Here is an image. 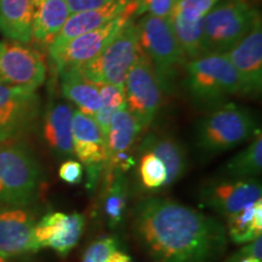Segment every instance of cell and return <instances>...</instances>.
I'll list each match as a JSON object with an SVG mask.
<instances>
[{
  "mask_svg": "<svg viewBox=\"0 0 262 262\" xmlns=\"http://www.w3.org/2000/svg\"><path fill=\"white\" fill-rule=\"evenodd\" d=\"M131 231L153 262H216L227 248V231L219 220L162 196L136 203Z\"/></svg>",
  "mask_w": 262,
  "mask_h": 262,
  "instance_id": "obj_1",
  "label": "cell"
},
{
  "mask_svg": "<svg viewBox=\"0 0 262 262\" xmlns=\"http://www.w3.org/2000/svg\"><path fill=\"white\" fill-rule=\"evenodd\" d=\"M41 185V168L21 141L0 142V210L28 208Z\"/></svg>",
  "mask_w": 262,
  "mask_h": 262,
  "instance_id": "obj_2",
  "label": "cell"
},
{
  "mask_svg": "<svg viewBox=\"0 0 262 262\" xmlns=\"http://www.w3.org/2000/svg\"><path fill=\"white\" fill-rule=\"evenodd\" d=\"M186 88L198 106L217 107L232 95H244L241 78L225 54H204L185 64Z\"/></svg>",
  "mask_w": 262,
  "mask_h": 262,
  "instance_id": "obj_3",
  "label": "cell"
},
{
  "mask_svg": "<svg viewBox=\"0 0 262 262\" xmlns=\"http://www.w3.org/2000/svg\"><path fill=\"white\" fill-rule=\"evenodd\" d=\"M258 131L256 118L248 108L220 104L196 125L195 146L204 155L214 156L235 148Z\"/></svg>",
  "mask_w": 262,
  "mask_h": 262,
  "instance_id": "obj_4",
  "label": "cell"
},
{
  "mask_svg": "<svg viewBox=\"0 0 262 262\" xmlns=\"http://www.w3.org/2000/svg\"><path fill=\"white\" fill-rule=\"evenodd\" d=\"M260 11L250 0H220L204 17L203 55L225 54L247 34Z\"/></svg>",
  "mask_w": 262,
  "mask_h": 262,
  "instance_id": "obj_5",
  "label": "cell"
},
{
  "mask_svg": "<svg viewBox=\"0 0 262 262\" xmlns=\"http://www.w3.org/2000/svg\"><path fill=\"white\" fill-rule=\"evenodd\" d=\"M140 47L149 58L164 91L171 90L180 68L187 57L180 47L169 19L146 15L137 24Z\"/></svg>",
  "mask_w": 262,
  "mask_h": 262,
  "instance_id": "obj_6",
  "label": "cell"
},
{
  "mask_svg": "<svg viewBox=\"0 0 262 262\" xmlns=\"http://www.w3.org/2000/svg\"><path fill=\"white\" fill-rule=\"evenodd\" d=\"M140 51L139 27L133 19L94 60L73 70H77L81 77L94 84H111L124 89L127 72Z\"/></svg>",
  "mask_w": 262,
  "mask_h": 262,
  "instance_id": "obj_7",
  "label": "cell"
},
{
  "mask_svg": "<svg viewBox=\"0 0 262 262\" xmlns=\"http://www.w3.org/2000/svg\"><path fill=\"white\" fill-rule=\"evenodd\" d=\"M126 110L142 131L147 130L158 114L163 101V88L149 58L141 50L127 72L125 84Z\"/></svg>",
  "mask_w": 262,
  "mask_h": 262,
  "instance_id": "obj_8",
  "label": "cell"
},
{
  "mask_svg": "<svg viewBox=\"0 0 262 262\" xmlns=\"http://www.w3.org/2000/svg\"><path fill=\"white\" fill-rule=\"evenodd\" d=\"M40 111L37 90L0 83V142L17 141L32 131Z\"/></svg>",
  "mask_w": 262,
  "mask_h": 262,
  "instance_id": "obj_9",
  "label": "cell"
},
{
  "mask_svg": "<svg viewBox=\"0 0 262 262\" xmlns=\"http://www.w3.org/2000/svg\"><path fill=\"white\" fill-rule=\"evenodd\" d=\"M133 19L134 17L129 15L119 16L110 24L78 35L60 47L49 48V56L55 70L61 74L62 72L78 68L94 60L124 26Z\"/></svg>",
  "mask_w": 262,
  "mask_h": 262,
  "instance_id": "obj_10",
  "label": "cell"
},
{
  "mask_svg": "<svg viewBox=\"0 0 262 262\" xmlns=\"http://www.w3.org/2000/svg\"><path fill=\"white\" fill-rule=\"evenodd\" d=\"M47 79V63L37 49L12 40L0 41V83L37 90Z\"/></svg>",
  "mask_w": 262,
  "mask_h": 262,
  "instance_id": "obj_11",
  "label": "cell"
},
{
  "mask_svg": "<svg viewBox=\"0 0 262 262\" xmlns=\"http://www.w3.org/2000/svg\"><path fill=\"white\" fill-rule=\"evenodd\" d=\"M73 152L86 170V187L94 191L108 162L107 141L93 117L73 111L72 119Z\"/></svg>",
  "mask_w": 262,
  "mask_h": 262,
  "instance_id": "obj_12",
  "label": "cell"
},
{
  "mask_svg": "<svg viewBox=\"0 0 262 262\" xmlns=\"http://www.w3.org/2000/svg\"><path fill=\"white\" fill-rule=\"evenodd\" d=\"M261 195L262 186L257 179H220L205 185L199 194L203 205L226 219L255 204Z\"/></svg>",
  "mask_w": 262,
  "mask_h": 262,
  "instance_id": "obj_13",
  "label": "cell"
},
{
  "mask_svg": "<svg viewBox=\"0 0 262 262\" xmlns=\"http://www.w3.org/2000/svg\"><path fill=\"white\" fill-rule=\"evenodd\" d=\"M225 55L243 84L247 96H258L262 89V21L261 15L247 34Z\"/></svg>",
  "mask_w": 262,
  "mask_h": 262,
  "instance_id": "obj_14",
  "label": "cell"
},
{
  "mask_svg": "<svg viewBox=\"0 0 262 262\" xmlns=\"http://www.w3.org/2000/svg\"><path fill=\"white\" fill-rule=\"evenodd\" d=\"M85 227V216L79 212H50L35 224L34 238L39 249L51 248L66 256L79 243Z\"/></svg>",
  "mask_w": 262,
  "mask_h": 262,
  "instance_id": "obj_15",
  "label": "cell"
},
{
  "mask_svg": "<svg viewBox=\"0 0 262 262\" xmlns=\"http://www.w3.org/2000/svg\"><path fill=\"white\" fill-rule=\"evenodd\" d=\"M35 216L28 208L0 210V255L18 257L40 250L34 238Z\"/></svg>",
  "mask_w": 262,
  "mask_h": 262,
  "instance_id": "obj_16",
  "label": "cell"
},
{
  "mask_svg": "<svg viewBox=\"0 0 262 262\" xmlns=\"http://www.w3.org/2000/svg\"><path fill=\"white\" fill-rule=\"evenodd\" d=\"M123 15H129L134 18L139 16V2L137 0H112L101 8L71 14L49 48L60 47L66 41L86 32L102 27Z\"/></svg>",
  "mask_w": 262,
  "mask_h": 262,
  "instance_id": "obj_17",
  "label": "cell"
},
{
  "mask_svg": "<svg viewBox=\"0 0 262 262\" xmlns=\"http://www.w3.org/2000/svg\"><path fill=\"white\" fill-rule=\"evenodd\" d=\"M141 133L142 129L126 107L113 114L106 136L108 155L104 171L106 175H110L113 171L125 172L130 168L131 158L127 153Z\"/></svg>",
  "mask_w": 262,
  "mask_h": 262,
  "instance_id": "obj_18",
  "label": "cell"
},
{
  "mask_svg": "<svg viewBox=\"0 0 262 262\" xmlns=\"http://www.w3.org/2000/svg\"><path fill=\"white\" fill-rule=\"evenodd\" d=\"M141 153H153L162 160L166 170L164 186H171L183 178L188 168V157L185 147L171 134L164 131H150L140 145Z\"/></svg>",
  "mask_w": 262,
  "mask_h": 262,
  "instance_id": "obj_19",
  "label": "cell"
},
{
  "mask_svg": "<svg viewBox=\"0 0 262 262\" xmlns=\"http://www.w3.org/2000/svg\"><path fill=\"white\" fill-rule=\"evenodd\" d=\"M73 108L70 103L48 104L42 119V137L50 150L58 158H71L74 155L72 140Z\"/></svg>",
  "mask_w": 262,
  "mask_h": 262,
  "instance_id": "obj_20",
  "label": "cell"
},
{
  "mask_svg": "<svg viewBox=\"0 0 262 262\" xmlns=\"http://www.w3.org/2000/svg\"><path fill=\"white\" fill-rule=\"evenodd\" d=\"M70 15L66 0H32V39L50 45Z\"/></svg>",
  "mask_w": 262,
  "mask_h": 262,
  "instance_id": "obj_21",
  "label": "cell"
},
{
  "mask_svg": "<svg viewBox=\"0 0 262 262\" xmlns=\"http://www.w3.org/2000/svg\"><path fill=\"white\" fill-rule=\"evenodd\" d=\"M0 32L8 40H32V0H0Z\"/></svg>",
  "mask_w": 262,
  "mask_h": 262,
  "instance_id": "obj_22",
  "label": "cell"
},
{
  "mask_svg": "<svg viewBox=\"0 0 262 262\" xmlns=\"http://www.w3.org/2000/svg\"><path fill=\"white\" fill-rule=\"evenodd\" d=\"M61 90L66 100L77 106L79 112L94 118L100 110L101 98L98 85L85 79L77 70L62 72Z\"/></svg>",
  "mask_w": 262,
  "mask_h": 262,
  "instance_id": "obj_23",
  "label": "cell"
},
{
  "mask_svg": "<svg viewBox=\"0 0 262 262\" xmlns=\"http://www.w3.org/2000/svg\"><path fill=\"white\" fill-rule=\"evenodd\" d=\"M262 170V136L261 131L243 150L225 163L220 171V179L247 180L257 179Z\"/></svg>",
  "mask_w": 262,
  "mask_h": 262,
  "instance_id": "obj_24",
  "label": "cell"
},
{
  "mask_svg": "<svg viewBox=\"0 0 262 262\" xmlns=\"http://www.w3.org/2000/svg\"><path fill=\"white\" fill-rule=\"evenodd\" d=\"M127 204V181L123 171L107 175L106 192L103 195V212L110 227H117L123 221Z\"/></svg>",
  "mask_w": 262,
  "mask_h": 262,
  "instance_id": "obj_25",
  "label": "cell"
},
{
  "mask_svg": "<svg viewBox=\"0 0 262 262\" xmlns=\"http://www.w3.org/2000/svg\"><path fill=\"white\" fill-rule=\"evenodd\" d=\"M244 209L238 214L227 217V235L235 244H247L262 235V228L254 224V214L257 203Z\"/></svg>",
  "mask_w": 262,
  "mask_h": 262,
  "instance_id": "obj_26",
  "label": "cell"
},
{
  "mask_svg": "<svg viewBox=\"0 0 262 262\" xmlns=\"http://www.w3.org/2000/svg\"><path fill=\"white\" fill-rule=\"evenodd\" d=\"M98 89H100L101 107L95 114L94 119L96 120L97 125L102 130L103 135L107 136L108 126H110V122L113 114L117 111L126 107L125 91L123 88L111 84L98 85Z\"/></svg>",
  "mask_w": 262,
  "mask_h": 262,
  "instance_id": "obj_27",
  "label": "cell"
},
{
  "mask_svg": "<svg viewBox=\"0 0 262 262\" xmlns=\"http://www.w3.org/2000/svg\"><path fill=\"white\" fill-rule=\"evenodd\" d=\"M219 2L220 0H179L169 19L187 25L198 24L204 21L208 12Z\"/></svg>",
  "mask_w": 262,
  "mask_h": 262,
  "instance_id": "obj_28",
  "label": "cell"
},
{
  "mask_svg": "<svg viewBox=\"0 0 262 262\" xmlns=\"http://www.w3.org/2000/svg\"><path fill=\"white\" fill-rule=\"evenodd\" d=\"M139 172L142 185L148 189H157L165 185L166 170L158 157L153 153H142Z\"/></svg>",
  "mask_w": 262,
  "mask_h": 262,
  "instance_id": "obj_29",
  "label": "cell"
},
{
  "mask_svg": "<svg viewBox=\"0 0 262 262\" xmlns=\"http://www.w3.org/2000/svg\"><path fill=\"white\" fill-rule=\"evenodd\" d=\"M118 250V241L113 237L98 239L85 251L83 262H106Z\"/></svg>",
  "mask_w": 262,
  "mask_h": 262,
  "instance_id": "obj_30",
  "label": "cell"
},
{
  "mask_svg": "<svg viewBox=\"0 0 262 262\" xmlns=\"http://www.w3.org/2000/svg\"><path fill=\"white\" fill-rule=\"evenodd\" d=\"M137 2H139L140 15L147 14L155 17L169 19L179 0H137Z\"/></svg>",
  "mask_w": 262,
  "mask_h": 262,
  "instance_id": "obj_31",
  "label": "cell"
},
{
  "mask_svg": "<svg viewBox=\"0 0 262 262\" xmlns=\"http://www.w3.org/2000/svg\"><path fill=\"white\" fill-rule=\"evenodd\" d=\"M58 176L62 181L68 185H78L84 179V166L80 162L68 159L61 164Z\"/></svg>",
  "mask_w": 262,
  "mask_h": 262,
  "instance_id": "obj_32",
  "label": "cell"
},
{
  "mask_svg": "<svg viewBox=\"0 0 262 262\" xmlns=\"http://www.w3.org/2000/svg\"><path fill=\"white\" fill-rule=\"evenodd\" d=\"M247 256L262 260V235L254 239L250 243H247V245H244L243 248H241L231 256H228L224 262H239L242 258Z\"/></svg>",
  "mask_w": 262,
  "mask_h": 262,
  "instance_id": "obj_33",
  "label": "cell"
},
{
  "mask_svg": "<svg viewBox=\"0 0 262 262\" xmlns=\"http://www.w3.org/2000/svg\"><path fill=\"white\" fill-rule=\"evenodd\" d=\"M111 2L112 0H66L71 14L101 8V6L106 5Z\"/></svg>",
  "mask_w": 262,
  "mask_h": 262,
  "instance_id": "obj_34",
  "label": "cell"
},
{
  "mask_svg": "<svg viewBox=\"0 0 262 262\" xmlns=\"http://www.w3.org/2000/svg\"><path fill=\"white\" fill-rule=\"evenodd\" d=\"M106 262H131V257L129 255L120 253V251L117 250L107 258Z\"/></svg>",
  "mask_w": 262,
  "mask_h": 262,
  "instance_id": "obj_35",
  "label": "cell"
},
{
  "mask_svg": "<svg viewBox=\"0 0 262 262\" xmlns=\"http://www.w3.org/2000/svg\"><path fill=\"white\" fill-rule=\"evenodd\" d=\"M239 262H262V260H257V258H254V257H250V256H247V257H243Z\"/></svg>",
  "mask_w": 262,
  "mask_h": 262,
  "instance_id": "obj_36",
  "label": "cell"
},
{
  "mask_svg": "<svg viewBox=\"0 0 262 262\" xmlns=\"http://www.w3.org/2000/svg\"><path fill=\"white\" fill-rule=\"evenodd\" d=\"M0 262H15L11 257H5L3 255H0Z\"/></svg>",
  "mask_w": 262,
  "mask_h": 262,
  "instance_id": "obj_37",
  "label": "cell"
}]
</instances>
